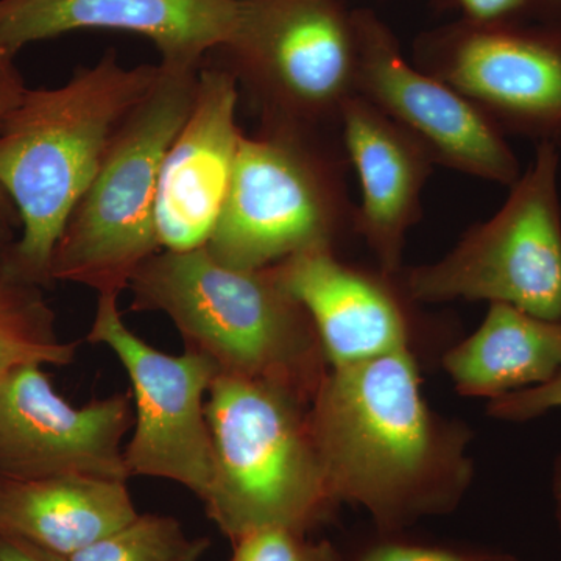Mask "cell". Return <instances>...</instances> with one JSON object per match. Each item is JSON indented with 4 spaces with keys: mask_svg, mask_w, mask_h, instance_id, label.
<instances>
[{
    "mask_svg": "<svg viewBox=\"0 0 561 561\" xmlns=\"http://www.w3.org/2000/svg\"><path fill=\"white\" fill-rule=\"evenodd\" d=\"M309 421L334 500L383 530L453 511L472 481L470 432L432 411L413 351L331 368Z\"/></svg>",
    "mask_w": 561,
    "mask_h": 561,
    "instance_id": "6da1fadb",
    "label": "cell"
},
{
    "mask_svg": "<svg viewBox=\"0 0 561 561\" xmlns=\"http://www.w3.org/2000/svg\"><path fill=\"white\" fill-rule=\"evenodd\" d=\"M160 65L124 68L110 50L62 87L25 90L0 128V187L20 214L9 247L18 273L51 283L55 247L91 186L114 133L157 83Z\"/></svg>",
    "mask_w": 561,
    "mask_h": 561,
    "instance_id": "7a4b0ae2",
    "label": "cell"
},
{
    "mask_svg": "<svg viewBox=\"0 0 561 561\" xmlns=\"http://www.w3.org/2000/svg\"><path fill=\"white\" fill-rule=\"evenodd\" d=\"M131 311L161 312L184 348L219 375L268 383L311 404L331 370L316 324L273 267L245 271L203 249L161 250L136 271Z\"/></svg>",
    "mask_w": 561,
    "mask_h": 561,
    "instance_id": "3957f363",
    "label": "cell"
},
{
    "mask_svg": "<svg viewBox=\"0 0 561 561\" xmlns=\"http://www.w3.org/2000/svg\"><path fill=\"white\" fill-rule=\"evenodd\" d=\"M213 478L203 502L232 541L265 527L308 534L334 512L308 402L268 383L217 376L206 398Z\"/></svg>",
    "mask_w": 561,
    "mask_h": 561,
    "instance_id": "277c9868",
    "label": "cell"
},
{
    "mask_svg": "<svg viewBox=\"0 0 561 561\" xmlns=\"http://www.w3.org/2000/svg\"><path fill=\"white\" fill-rule=\"evenodd\" d=\"M158 65L157 83L114 133L95 179L70 214L51 256V280L121 297L140 265L161 251L162 161L194 106L202 66Z\"/></svg>",
    "mask_w": 561,
    "mask_h": 561,
    "instance_id": "5b68a950",
    "label": "cell"
},
{
    "mask_svg": "<svg viewBox=\"0 0 561 561\" xmlns=\"http://www.w3.org/2000/svg\"><path fill=\"white\" fill-rule=\"evenodd\" d=\"M287 125L243 135L219 220L206 250L221 264L267 268L302 251L330 247L354 228L339 162Z\"/></svg>",
    "mask_w": 561,
    "mask_h": 561,
    "instance_id": "8992f818",
    "label": "cell"
},
{
    "mask_svg": "<svg viewBox=\"0 0 561 561\" xmlns=\"http://www.w3.org/2000/svg\"><path fill=\"white\" fill-rule=\"evenodd\" d=\"M559 149L538 144L504 206L474 225L445 257L401 271L412 301H490L561 320Z\"/></svg>",
    "mask_w": 561,
    "mask_h": 561,
    "instance_id": "52a82bcc",
    "label": "cell"
},
{
    "mask_svg": "<svg viewBox=\"0 0 561 561\" xmlns=\"http://www.w3.org/2000/svg\"><path fill=\"white\" fill-rule=\"evenodd\" d=\"M217 50L262 124L313 131L357 95L356 28L337 0H241L238 27Z\"/></svg>",
    "mask_w": 561,
    "mask_h": 561,
    "instance_id": "ba28073f",
    "label": "cell"
},
{
    "mask_svg": "<svg viewBox=\"0 0 561 561\" xmlns=\"http://www.w3.org/2000/svg\"><path fill=\"white\" fill-rule=\"evenodd\" d=\"M87 341L116 354L131 382L133 434L125 443L128 474L168 479L205 497L213 478L206 398L219 376L195 351L162 353L128 330L117 295H99Z\"/></svg>",
    "mask_w": 561,
    "mask_h": 561,
    "instance_id": "9c48e42d",
    "label": "cell"
},
{
    "mask_svg": "<svg viewBox=\"0 0 561 561\" xmlns=\"http://www.w3.org/2000/svg\"><path fill=\"white\" fill-rule=\"evenodd\" d=\"M131 427V393L77 408L57 393L41 365L0 376V479L88 476L127 482L124 440Z\"/></svg>",
    "mask_w": 561,
    "mask_h": 561,
    "instance_id": "30bf717a",
    "label": "cell"
},
{
    "mask_svg": "<svg viewBox=\"0 0 561 561\" xmlns=\"http://www.w3.org/2000/svg\"><path fill=\"white\" fill-rule=\"evenodd\" d=\"M357 94L408 128L437 164L512 186L519 164L502 130L461 92L409 65L370 16L354 20Z\"/></svg>",
    "mask_w": 561,
    "mask_h": 561,
    "instance_id": "8fae6325",
    "label": "cell"
},
{
    "mask_svg": "<svg viewBox=\"0 0 561 561\" xmlns=\"http://www.w3.org/2000/svg\"><path fill=\"white\" fill-rule=\"evenodd\" d=\"M431 66L502 131L561 149L559 36L479 24L454 35Z\"/></svg>",
    "mask_w": 561,
    "mask_h": 561,
    "instance_id": "7c38bea8",
    "label": "cell"
},
{
    "mask_svg": "<svg viewBox=\"0 0 561 561\" xmlns=\"http://www.w3.org/2000/svg\"><path fill=\"white\" fill-rule=\"evenodd\" d=\"M241 0H0V58L77 31L144 36L162 62L203 66L238 27Z\"/></svg>",
    "mask_w": 561,
    "mask_h": 561,
    "instance_id": "4fadbf2b",
    "label": "cell"
},
{
    "mask_svg": "<svg viewBox=\"0 0 561 561\" xmlns=\"http://www.w3.org/2000/svg\"><path fill=\"white\" fill-rule=\"evenodd\" d=\"M239 84L225 68L198 73L190 116L162 161L157 195L161 250L191 251L208 243L230 190L243 133Z\"/></svg>",
    "mask_w": 561,
    "mask_h": 561,
    "instance_id": "5bb4252c",
    "label": "cell"
},
{
    "mask_svg": "<svg viewBox=\"0 0 561 561\" xmlns=\"http://www.w3.org/2000/svg\"><path fill=\"white\" fill-rule=\"evenodd\" d=\"M272 267L311 316L331 368L413 351L412 300L398 276L346 264L330 247Z\"/></svg>",
    "mask_w": 561,
    "mask_h": 561,
    "instance_id": "9a60e30c",
    "label": "cell"
},
{
    "mask_svg": "<svg viewBox=\"0 0 561 561\" xmlns=\"http://www.w3.org/2000/svg\"><path fill=\"white\" fill-rule=\"evenodd\" d=\"M339 124L360 181L354 230L370 247L379 271L398 276L405 238L421 216V192L437 162L408 128L359 94L342 106Z\"/></svg>",
    "mask_w": 561,
    "mask_h": 561,
    "instance_id": "2e32d148",
    "label": "cell"
},
{
    "mask_svg": "<svg viewBox=\"0 0 561 561\" xmlns=\"http://www.w3.org/2000/svg\"><path fill=\"white\" fill-rule=\"evenodd\" d=\"M127 482L88 476L0 479V534L68 557L138 516Z\"/></svg>",
    "mask_w": 561,
    "mask_h": 561,
    "instance_id": "e0dca14e",
    "label": "cell"
},
{
    "mask_svg": "<svg viewBox=\"0 0 561 561\" xmlns=\"http://www.w3.org/2000/svg\"><path fill=\"white\" fill-rule=\"evenodd\" d=\"M457 391L496 398L542 386L561 371V320L493 302L479 330L443 357Z\"/></svg>",
    "mask_w": 561,
    "mask_h": 561,
    "instance_id": "ac0fdd59",
    "label": "cell"
},
{
    "mask_svg": "<svg viewBox=\"0 0 561 561\" xmlns=\"http://www.w3.org/2000/svg\"><path fill=\"white\" fill-rule=\"evenodd\" d=\"M39 286L22 278L10 250L0 253V376L22 365L65 367L76 359L77 342H62Z\"/></svg>",
    "mask_w": 561,
    "mask_h": 561,
    "instance_id": "d6986e66",
    "label": "cell"
},
{
    "mask_svg": "<svg viewBox=\"0 0 561 561\" xmlns=\"http://www.w3.org/2000/svg\"><path fill=\"white\" fill-rule=\"evenodd\" d=\"M206 538H191L171 516L138 515L68 561H201Z\"/></svg>",
    "mask_w": 561,
    "mask_h": 561,
    "instance_id": "ffe728a7",
    "label": "cell"
},
{
    "mask_svg": "<svg viewBox=\"0 0 561 561\" xmlns=\"http://www.w3.org/2000/svg\"><path fill=\"white\" fill-rule=\"evenodd\" d=\"M231 561H341L327 541H311L305 531L265 527L234 541Z\"/></svg>",
    "mask_w": 561,
    "mask_h": 561,
    "instance_id": "44dd1931",
    "label": "cell"
},
{
    "mask_svg": "<svg viewBox=\"0 0 561 561\" xmlns=\"http://www.w3.org/2000/svg\"><path fill=\"white\" fill-rule=\"evenodd\" d=\"M561 408V371L552 381L491 400L490 415L501 420L526 421Z\"/></svg>",
    "mask_w": 561,
    "mask_h": 561,
    "instance_id": "7402d4cb",
    "label": "cell"
},
{
    "mask_svg": "<svg viewBox=\"0 0 561 561\" xmlns=\"http://www.w3.org/2000/svg\"><path fill=\"white\" fill-rule=\"evenodd\" d=\"M27 87L14 60L0 58V128L10 111L21 101ZM21 230L20 214L7 192L0 187V245L13 239L14 231Z\"/></svg>",
    "mask_w": 561,
    "mask_h": 561,
    "instance_id": "603a6c76",
    "label": "cell"
},
{
    "mask_svg": "<svg viewBox=\"0 0 561 561\" xmlns=\"http://www.w3.org/2000/svg\"><path fill=\"white\" fill-rule=\"evenodd\" d=\"M359 561H485L476 557L448 551V549L426 548V546L383 542L365 552Z\"/></svg>",
    "mask_w": 561,
    "mask_h": 561,
    "instance_id": "cb8c5ba5",
    "label": "cell"
},
{
    "mask_svg": "<svg viewBox=\"0 0 561 561\" xmlns=\"http://www.w3.org/2000/svg\"><path fill=\"white\" fill-rule=\"evenodd\" d=\"M460 3L479 24H497L513 14L522 13L531 0H460Z\"/></svg>",
    "mask_w": 561,
    "mask_h": 561,
    "instance_id": "d4e9b609",
    "label": "cell"
},
{
    "mask_svg": "<svg viewBox=\"0 0 561 561\" xmlns=\"http://www.w3.org/2000/svg\"><path fill=\"white\" fill-rule=\"evenodd\" d=\"M0 561H68V559L13 535L0 534Z\"/></svg>",
    "mask_w": 561,
    "mask_h": 561,
    "instance_id": "484cf974",
    "label": "cell"
},
{
    "mask_svg": "<svg viewBox=\"0 0 561 561\" xmlns=\"http://www.w3.org/2000/svg\"><path fill=\"white\" fill-rule=\"evenodd\" d=\"M556 496H557V505H559V516L561 522V463L559 467V471H557L556 476Z\"/></svg>",
    "mask_w": 561,
    "mask_h": 561,
    "instance_id": "4316f807",
    "label": "cell"
},
{
    "mask_svg": "<svg viewBox=\"0 0 561 561\" xmlns=\"http://www.w3.org/2000/svg\"><path fill=\"white\" fill-rule=\"evenodd\" d=\"M0 250H2V249H0Z\"/></svg>",
    "mask_w": 561,
    "mask_h": 561,
    "instance_id": "83f0119b",
    "label": "cell"
}]
</instances>
